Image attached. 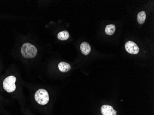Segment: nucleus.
<instances>
[{
    "label": "nucleus",
    "instance_id": "f257e3e1",
    "mask_svg": "<svg viewBox=\"0 0 154 115\" xmlns=\"http://www.w3.org/2000/svg\"><path fill=\"white\" fill-rule=\"evenodd\" d=\"M21 53L25 58L32 59L36 57L38 53V49L32 44L26 42L21 47Z\"/></svg>",
    "mask_w": 154,
    "mask_h": 115
},
{
    "label": "nucleus",
    "instance_id": "f03ea898",
    "mask_svg": "<svg viewBox=\"0 0 154 115\" xmlns=\"http://www.w3.org/2000/svg\"><path fill=\"white\" fill-rule=\"evenodd\" d=\"M34 97L36 101L41 105H45L50 100L48 92L45 89L38 90L35 93Z\"/></svg>",
    "mask_w": 154,
    "mask_h": 115
},
{
    "label": "nucleus",
    "instance_id": "7ed1b4c3",
    "mask_svg": "<svg viewBox=\"0 0 154 115\" xmlns=\"http://www.w3.org/2000/svg\"><path fill=\"white\" fill-rule=\"evenodd\" d=\"M16 80V77L14 76H10L6 78L3 82V87L4 90L8 92L14 91L16 88L15 85Z\"/></svg>",
    "mask_w": 154,
    "mask_h": 115
},
{
    "label": "nucleus",
    "instance_id": "20e7f679",
    "mask_svg": "<svg viewBox=\"0 0 154 115\" xmlns=\"http://www.w3.org/2000/svg\"><path fill=\"white\" fill-rule=\"evenodd\" d=\"M125 50L130 54H137L139 51V48L137 45L132 41H128L125 44Z\"/></svg>",
    "mask_w": 154,
    "mask_h": 115
},
{
    "label": "nucleus",
    "instance_id": "39448f33",
    "mask_svg": "<svg viewBox=\"0 0 154 115\" xmlns=\"http://www.w3.org/2000/svg\"><path fill=\"white\" fill-rule=\"evenodd\" d=\"M101 110L103 115H116V111L110 105H103Z\"/></svg>",
    "mask_w": 154,
    "mask_h": 115
},
{
    "label": "nucleus",
    "instance_id": "423d86ee",
    "mask_svg": "<svg viewBox=\"0 0 154 115\" xmlns=\"http://www.w3.org/2000/svg\"><path fill=\"white\" fill-rule=\"evenodd\" d=\"M80 48L81 52L84 55H88L91 52V47L87 42H82L80 45Z\"/></svg>",
    "mask_w": 154,
    "mask_h": 115
},
{
    "label": "nucleus",
    "instance_id": "0eeeda50",
    "mask_svg": "<svg viewBox=\"0 0 154 115\" xmlns=\"http://www.w3.org/2000/svg\"><path fill=\"white\" fill-rule=\"evenodd\" d=\"M58 68L62 72H66L71 70L70 65L65 62H61L58 64Z\"/></svg>",
    "mask_w": 154,
    "mask_h": 115
},
{
    "label": "nucleus",
    "instance_id": "6e6552de",
    "mask_svg": "<svg viewBox=\"0 0 154 115\" xmlns=\"http://www.w3.org/2000/svg\"><path fill=\"white\" fill-rule=\"evenodd\" d=\"M70 37V35L67 31H64L59 33L57 35V38L59 40L61 41H66Z\"/></svg>",
    "mask_w": 154,
    "mask_h": 115
},
{
    "label": "nucleus",
    "instance_id": "1a4fd4ad",
    "mask_svg": "<svg viewBox=\"0 0 154 115\" xmlns=\"http://www.w3.org/2000/svg\"><path fill=\"white\" fill-rule=\"evenodd\" d=\"M146 13L144 11H142L139 12L137 14V22L140 25H142L145 22L146 20Z\"/></svg>",
    "mask_w": 154,
    "mask_h": 115
},
{
    "label": "nucleus",
    "instance_id": "9d476101",
    "mask_svg": "<svg viewBox=\"0 0 154 115\" xmlns=\"http://www.w3.org/2000/svg\"><path fill=\"white\" fill-rule=\"evenodd\" d=\"M116 26L114 25H109L106 26L105 28V33L106 34L109 35H111L115 33L116 31Z\"/></svg>",
    "mask_w": 154,
    "mask_h": 115
}]
</instances>
